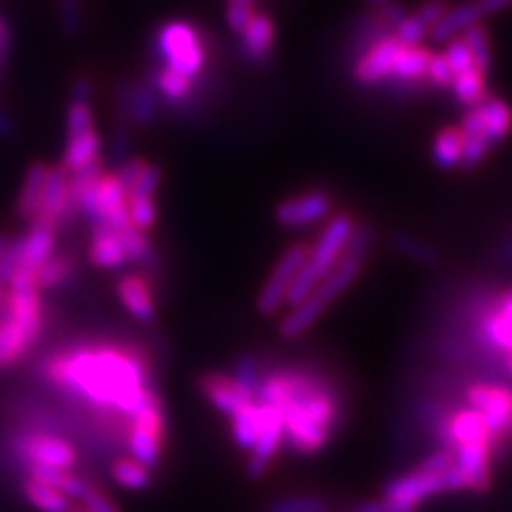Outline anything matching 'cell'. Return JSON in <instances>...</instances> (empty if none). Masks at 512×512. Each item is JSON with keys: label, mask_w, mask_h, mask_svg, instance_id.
<instances>
[{"label": "cell", "mask_w": 512, "mask_h": 512, "mask_svg": "<svg viewBox=\"0 0 512 512\" xmlns=\"http://www.w3.org/2000/svg\"><path fill=\"white\" fill-rule=\"evenodd\" d=\"M461 137L480 139L493 150L512 133V107L504 99L485 96L478 105L470 107L459 124Z\"/></svg>", "instance_id": "obj_10"}, {"label": "cell", "mask_w": 512, "mask_h": 512, "mask_svg": "<svg viewBox=\"0 0 512 512\" xmlns=\"http://www.w3.org/2000/svg\"><path fill=\"white\" fill-rule=\"evenodd\" d=\"M453 451L436 448L412 472L389 480L382 487V506L387 512H416L427 500L446 493V472L453 466Z\"/></svg>", "instance_id": "obj_4"}, {"label": "cell", "mask_w": 512, "mask_h": 512, "mask_svg": "<svg viewBox=\"0 0 512 512\" xmlns=\"http://www.w3.org/2000/svg\"><path fill=\"white\" fill-rule=\"evenodd\" d=\"M480 20H483V15H480L474 0H470V3L448 7L444 18L429 30V35L436 43H448L461 37L468 28L480 24Z\"/></svg>", "instance_id": "obj_26"}, {"label": "cell", "mask_w": 512, "mask_h": 512, "mask_svg": "<svg viewBox=\"0 0 512 512\" xmlns=\"http://www.w3.org/2000/svg\"><path fill=\"white\" fill-rule=\"evenodd\" d=\"M7 54H9V30H7L5 22L0 20V64H3Z\"/></svg>", "instance_id": "obj_54"}, {"label": "cell", "mask_w": 512, "mask_h": 512, "mask_svg": "<svg viewBox=\"0 0 512 512\" xmlns=\"http://www.w3.org/2000/svg\"><path fill=\"white\" fill-rule=\"evenodd\" d=\"M461 41L466 43L468 52L474 60V67L483 75H487L493 67V50H491V41H489L487 30L480 24H476V26H472V28L463 32Z\"/></svg>", "instance_id": "obj_38"}, {"label": "cell", "mask_w": 512, "mask_h": 512, "mask_svg": "<svg viewBox=\"0 0 512 512\" xmlns=\"http://www.w3.org/2000/svg\"><path fill=\"white\" fill-rule=\"evenodd\" d=\"M427 84L440 90H448L453 84V71L448 67L444 54H431L427 64Z\"/></svg>", "instance_id": "obj_47"}, {"label": "cell", "mask_w": 512, "mask_h": 512, "mask_svg": "<svg viewBox=\"0 0 512 512\" xmlns=\"http://www.w3.org/2000/svg\"><path fill=\"white\" fill-rule=\"evenodd\" d=\"M152 84L156 88V94H160L167 103H173V105L186 103L192 96V88H195L192 86V79L165 67L154 75Z\"/></svg>", "instance_id": "obj_36"}, {"label": "cell", "mask_w": 512, "mask_h": 512, "mask_svg": "<svg viewBox=\"0 0 512 512\" xmlns=\"http://www.w3.org/2000/svg\"><path fill=\"white\" fill-rule=\"evenodd\" d=\"M69 180H71V173L62 165L47 169L39 210L35 218L30 220V224H41V227H50L58 231L64 222L73 218Z\"/></svg>", "instance_id": "obj_12"}, {"label": "cell", "mask_w": 512, "mask_h": 512, "mask_svg": "<svg viewBox=\"0 0 512 512\" xmlns=\"http://www.w3.org/2000/svg\"><path fill=\"white\" fill-rule=\"evenodd\" d=\"M156 52L163 60L165 69H171L188 79L203 73L207 64V47L201 32L182 20L165 24L156 35Z\"/></svg>", "instance_id": "obj_7"}, {"label": "cell", "mask_w": 512, "mask_h": 512, "mask_svg": "<svg viewBox=\"0 0 512 512\" xmlns=\"http://www.w3.org/2000/svg\"><path fill=\"white\" fill-rule=\"evenodd\" d=\"M109 472L111 478L128 491H146L152 485V470H148L133 457H118L111 463Z\"/></svg>", "instance_id": "obj_34"}, {"label": "cell", "mask_w": 512, "mask_h": 512, "mask_svg": "<svg viewBox=\"0 0 512 512\" xmlns=\"http://www.w3.org/2000/svg\"><path fill=\"white\" fill-rule=\"evenodd\" d=\"M118 235H120V242L128 263L143 265L154 259V246L150 242L148 233H141L133 227H128L124 231H118Z\"/></svg>", "instance_id": "obj_39"}, {"label": "cell", "mask_w": 512, "mask_h": 512, "mask_svg": "<svg viewBox=\"0 0 512 512\" xmlns=\"http://www.w3.org/2000/svg\"><path fill=\"white\" fill-rule=\"evenodd\" d=\"M391 248L419 267L434 269L440 265V252L419 235H412L408 231L391 233Z\"/></svg>", "instance_id": "obj_28"}, {"label": "cell", "mask_w": 512, "mask_h": 512, "mask_svg": "<svg viewBox=\"0 0 512 512\" xmlns=\"http://www.w3.org/2000/svg\"><path fill=\"white\" fill-rule=\"evenodd\" d=\"M118 107L122 116L131 120L139 128H148L154 124L156 116V88L152 82H143L139 86L120 84L118 88Z\"/></svg>", "instance_id": "obj_22"}, {"label": "cell", "mask_w": 512, "mask_h": 512, "mask_svg": "<svg viewBox=\"0 0 512 512\" xmlns=\"http://www.w3.org/2000/svg\"><path fill=\"white\" fill-rule=\"evenodd\" d=\"M485 442L491 444V451L495 457V448H493V434L489 431L483 414L472 410V408H461L455 410L446 421L444 429V448L446 451H455L457 446L463 444H478Z\"/></svg>", "instance_id": "obj_19"}, {"label": "cell", "mask_w": 512, "mask_h": 512, "mask_svg": "<svg viewBox=\"0 0 512 512\" xmlns=\"http://www.w3.org/2000/svg\"><path fill=\"white\" fill-rule=\"evenodd\" d=\"M126 214L131 227L141 231V233H152L158 220V207H156V197L148 195H133L126 197Z\"/></svg>", "instance_id": "obj_37"}, {"label": "cell", "mask_w": 512, "mask_h": 512, "mask_svg": "<svg viewBox=\"0 0 512 512\" xmlns=\"http://www.w3.org/2000/svg\"><path fill=\"white\" fill-rule=\"evenodd\" d=\"M391 35L402 45H421L429 32L419 20L414 18V13L412 15L406 13L404 18L391 28Z\"/></svg>", "instance_id": "obj_43"}, {"label": "cell", "mask_w": 512, "mask_h": 512, "mask_svg": "<svg viewBox=\"0 0 512 512\" xmlns=\"http://www.w3.org/2000/svg\"><path fill=\"white\" fill-rule=\"evenodd\" d=\"M22 491H24L26 502L32 508H37L39 512H67L73 502L58 489L47 487V485L39 483V480H32V478L24 480Z\"/></svg>", "instance_id": "obj_33"}, {"label": "cell", "mask_w": 512, "mask_h": 512, "mask_svg": "<svg viewBox=\"0 0 512 512\" xmlns=\"http://www.w3.org/2000/svg\"><path fill=\"white\" fill-rule=\"evenodd\" d=\"M442 54H444V58L448 62V67H451V71H453V77L463 73V71H468V69H476L474 67V60H472V56L468 52V47H466V43L461 41V37L448 41L446 43V50Z\"/></svg>", "instance_id": "obj_46"}, {"label": "cell", "mask_w": 512, "mask_h": 512, "mask_svg": "<svg viewBox=\"0 0 512 512\" xmlns=\"http://www.w3.org/2000/svg\"><path fill=\"white\" fill-rule=\"evenodd\" d=\"M45 325L41 293L7 291L5 316L0 318V370H11L39 340Z\"/></svg>", "instance_id": "obj_2"}, {"label": "cell", "mask_w": 512, "mask_h": 512, "mask_svg": "<svg viewBox=\"0 0 512 512\" xmlns=\"http://www.w3.org/2000/svg\"><path fill=\"white\" fill-rule=\"evenodd\" d=\"M463 397H466L468 408L483 414V419L493 434L495 455H498L512 419V389L506 387V384L495 382H472L463 391Z\"/></svg>", "instance_id": "obj_9"}, {"label": "cell", "mask_w": 512, "mask_h": 512, "mask_svg": "<svg viewBox=\"0 0 512 512\" xmlns=\"http://www.w3.org/2000/svg\"><path fill=\"white\" fill-rule=\"evenodd\" d=\"M463 137L459 126H444L431 141V160L442 171H453L461 167Z\"/></svg>", "instance_id": "obj_29"}, {"label": "cell", "mask_w": 512, "mask_h": 512, "mask_svg": "<svg viewBox=\"0 0 512 512\" xmlns=\"http://www.w3.org/2000/svg\"><path fill=\"white\" fill-rule=\"evenodd\" d=\"M485 77L487 75H483L478 69H468V71H463V73L453 77V84L448 90H453L457 103H461L463 107L470 109V107L478 105L487 96Z\"/></svg>", "instance_id": "obj_35"}, {"label": "cell", "mask_w": 512, "mask_h": 512, "mask_svg": "<svg viewBox=\"0 0 512 512\" xmlns=\"http://www.w3.org/2000/svg\"><path fill=\"white\" fill-rule=\"evenodd\" d=\"M94 128V114L90 109V103H75L71 101V107L67 111V139L82 135Z\"/></svg>", "instance_id": "obj_44"}, {"label": "cell", "mask_w": 512, "mask_h": 512, "mask_svg": "<svg viewBox=\"0 0 512 512\" xmlns=\"http://www.w3.org/2000/svg\"><path fill=\"white\" fill-rule=\"evenodd\" d=\"M402 43H399L393 35H384L376 43L367 47L361 52L359 60L355 62V79L361 86H380L391 82L395 58L402 50Z\"/></svg>", "instance_id": "obj_16"}, {"label": "cell", "mask_w": 512, "mask_h": 512, "mask_svg": "<svg viewBox=\"0 0 512 512\" xmlns=\"http://www.w3.org/2000/svg\"><path fill=\"white\" fill-rule=\"evenodd\" d=\"M446 11H448L446 0H427V3H423L419 9L414 11V18L419 20L429 32L444 18Z\"/></svg>", "instance_id": "obj_49"}, {"label": "cell", "mask_w": 512, "mask_h": 512, "mask_svg": "<svg viewBox=\"0 0 512 512\" xmlns=\"http://www.w3.org/2000/svg\"><path fill=\"white\" fill-rule=\"evenodd\" d=\"M7 242H9V239H7L5 235H0V256H3V252H5V246H7Z\"/></svg>", "instance_id": "obj_59"}, {"label": "cell", "mask_w": 512, "mask_h": 512, "mask_svg": "<svg viewBox=\"0 0 512 512\" xmlns=\"http://www.w3.org/2000/svg\"><path fill=\"white\" fill-rule=\"evenodd\" d=\"M77 271V263L73 259V254L60 252L52 254L43 265H39L32 274V284H35L37 293L45 291H56V288L64 286L69 282V278Z\"/></svg>", "instance_id": "obj_27"}, {"label": "cell", "mask_w": 512, "mask_h": 512, "mask_svg": "<svg viewBox=\"0 0 512 512\" xmlns=\"http://www.w3.org/2000/svg\"><path fill=\"white\" fill-rule=\"evenodd\" d=\"M60 26L69 39H77L84 32L82 0H58Z\"/></svg>", "instance_id": "obj_42"}, {"label": "cell", "mask_w": 512, "mask_h": 512, "mask_svg": "<svg viewBox=\"0 0 512 512\" xmlns=\"http://www.w3.org/2000/svg\"><path fill=\"white\" fill-rule=\"evenodd\" d=\"M30 478L39 480V483H43L47 487L58 489L73 502L82 500V495L86 493V489L90 485V480L75 474L73 470H56V468H39V466L30 468Z\"/></svg>", "instance_id": "obj_31"}, {"label": "cell", "mask_w": 512, "mask_h": 512, "mask_svg": "<svg viewBox=\"0 0 512 512\" xmlns=\"http://www.w3.org/2000/svg\"><path fill=\"white\" fill-rule=\"evenodd\" d=\"M43 376L54 387L75 393L92 406L131 416L146 404L152 382L148 352L131 344H82L45 359Z\"/></svg>", "instance_id": "obj_1"}, {"label": "cell", "mask_w": 512, "mask_h": 512, "mask_svg": "<svg viewBox=\"0 0 512 512\" xmlns=\"http://www.w3.org/2000/svg\"><path fill=\"white\" fill-rule=\"evenodd\" d=\"M333 216V197L327 190H308L301 195L280 201L274 210V218L284 229L299 231L314 227Z\"/></svg>", "instance_id": "obj_11"}, {"label": "cell", "mask_w": 512, "mask_h": 512, "mask_svg": "<svg viewBox=\"0 0 512 512\" xmlns=\"http://www.w3.org/2000/svg\"><path fill=\"white\" fill-rule=\"evenodd\" d=\"M308 254H310L308 242H297L284 250L274 269H271L269 278L265 280L259 297H256V312L265 318H271L286 306L288 288H291V284L295 282L303 263L308 261Z\"/></svg>", "instance_id": "obj_8"}, {"label": "cell", "mask_w": 512, "mask_h": 512, "mask_svg": "<svg viewBox=\"0 0 512 512\" xmlns=\"http://www.w3.org/2000/svg\"><path fill=\"white\" fill-rule=\"evenodd\" d=\"M18 451L30 468L73 470L77 463V448L54 434H28L20 440Z\"/></svg>", "instance_id": "obj_13"}, {"label": "cell", "mask_w": 512, "mask_h": 512, "mask_svg": "<svg viewBox=\"0 0 512 512\" xmlns=\"http://www.w3.org/2000/svg\"><path fill=\"white\" fill-rule=\"evenodd\" d=\"M92 94V82L88 77H77L71 88V101L75 103H90Z\"/></svg>", "instance_id": "obj_50"}, {"label": "cell", "mask_w": 512, "mask_h": 512, "mask_svg": "<svg viewBox=\"0 0 512 512\" xmlns=\"http://www.w3.org/2000/svg\"><path fill=\"white\" fill-rule=\"evenodd\" d=\"M101 148L103 141L96 128H90V131L67 139V146H64V154L60 165L67 169L69 173H77L90 165H94L96 160H101Z\"/></svg>", "instance_id": "obj_25"}, {"label": "cell", "mask_w": 512, "mask_h": 512, "mask_svg": "<svg viewBox=\"0 0 512 512\" xmlns=\"http://www.w3.org/2000/svg\"><path fill=\"white\" fill-rule=\"evenodd\" d=\"M370 5H376V7H382L384 3H389V0H367Z\"/></svg>", "instance_id": "obj_60"}, {"label": "cell", "mask_w": 512, "mask_h": 512, "mask_svg": "<svg viewBox=\"0 0 512 512\" xmlns=\"http://www.w3.org/2000/svg\"><path fill=\"white\" fill-rule=\"evenodd\" d=\"M355 227H357L355 216H350L346 212L333 214L329 218L325 229L320 231L316 244L310 246L308 261L303 263L295 282L291 284V288H288V295H286L288 308H295L297 303L306 299L314 288L325 280L327 274H331V269L340 263L348 239L352 237V233H355Z\"/></svg>", "instance_id": "obj_5"}, {"label": "cell", "mask_w": 512, "mask_h": 512, "mask_svg": "<svg viewBox=\"0 0 512 512\" xmlns=\"http://www.w3.org/2000/svg\"><path fill=\"white\" fill-rule=\"evenodd\" d=\"M480 15L483 18H489V15H495V13H502L506 9L512 7V0H474Z\"/></svg>", "instance_id": "obj_51"}, {"label": "cell", "mask_w": 512, "mask_h": 512, "mask_svg": "<svg viewBox=\"0 0 512 512\" xmlns=\"http://www.w3.org/2000/svg\"><path fill=\"white\" fill-rule=\"evenodd\" d=\"M13 131H15V126H13V120L7 116V111L0 107V139H7V137H11L13 135Z\"/></svg>", "instance_id": "obj_53"}, {"label": "cell", "mask_w": 512, "mask_h": 512, "mask_svg": "<svg viewBox=\"0 0 512 512\" xmlns=\"http://www.w3.org/2000/svg\"><path fill=\"white\" fill-rule=\"evenodd\" d=\"M508 442H512V419H510V425H508V429H506V434H504L502 446H504V444H508Z\"/></svg>", "instance_id": "obj_58"}, {"label": "cell", "mask_w": 512, "mask_h": 512, "mask_svg": "<svg viewBox=\"0 0 512 512\" xmlns=\"http://www.w3.org/2000/svg\"><path fill=\"white\" fill-rule=\"evenodd\" d=\"M56 235L58 231L50 227L30 224V229L20 239H15V259H18L15 269L32 271L43 265L52 254H56Z\"/></svg>", "instance_id": "obj_21"}, {"label": "cell", "mask_w": 512, "mask_h": 512, "mask_svg": "<svg viewBox=\"0 0 512 512\" xmlns=\"http://www.w3.org/2000/svg\"><path fill=\"white\" fill-rule=\"evenodd\" d=\"M352 512H387V510H384L380 500H367V502L357 504L355 508H352Z\"/></svg>", "instance_id": "obj_55"}, {"label": "cell", "mask_w": 512, "mask_h": 512, "mask_svg": "<svg viewBox=\"0 0 512 512\" xmlns=\"http://www.w3.org/2000/svg\"><path fill=\"white\" fill-rule=\"evenodd\" d=\"M256 13V0H227V9H224V15H227V26L239 35L246 28V24L252 20V15Z\"/></svg>", "instance_id": "obj_45"}, {"label": "cell", "mask_w": 512, "mask_h": 512, "mask_svg": "<svg viewBox=\"0 0 512 512\" xmlns=\"http://www.w3.org/2000/svg\"><path fill=\"white\" fill-rule=\"evenodd\" d=\"M237 37H239V52H242V56L248 62L261 64L269 60V56L274 54V47H276L274 18L263 11H256L252 15V20Z\"/></svg>", "instance_id": "obj_20"}, {"label": "cell", "mask_w": 512, "mask_h": 512, "mask_svg": "<svg viewBox=\"0 0 512 512\" xmlns=\"http://www.w3.org/2000/svg\"><path fill=\"white\" fill-rule=\"evenodd\" d=\"M502 365H504V370L508 372V376L512 378V352H508V355L502 357Z\"/></svg>", "instance_id": "obj_56"}, {"label": "cell", "mask_w": 512, "mask_h": 512, "mask_svg": "<svg viewBox=\"0 0 512 512\" xmlns=\"http://www.w3.org/2000/svg\"><path fill=\"white\" fill-rule=\"evenodd\" d=\"M431 52L423 45H404L395 58L391 82L399 86H421L427 82V64Z\"/></svg>", "instance_id": "obj_24"}, {"label": "cell", "mask_w": 512, "mask_h": 512, "mask_svg": "<svg viewBox=\"0 0 512 512\" xmlns=\"http://www.w3.org/2000/svg\"><path fill=\"white\" fill-rule=\"evenodd\" d=\"M363 269L365 261L342 254L340 263L331 269V274H327L325 280L320 282L306 299L282 316L278 325V333L282 338L291 342L301 338V335H306L318 323L320 316H323L333 303L361 278Z\"/></svg>", "instance_id": "obj_3"}, {"label": "cell", "mask_w": 512, "mask_h": 512, "mask_svg": "<svg viewBox=\"0 0 512 512\" xmlns=\"http://www.w3.org/2000/svg\"><path fill=\"white\" fill-rule=\"evenodd\" d=\"M67 512H88L82 504H79V502H71V506H69V510Z\"/></svg>", "instance_id": "obj_57"}, {"label": "cell", "mask_w": 512, "mask_h": 512, "mask_svg": "<svg viewBox=\"0 0 512 512\" xmlns=\"http://www.w3.org/2000/svg\"><path fill=\"white\" fill-rule=\"evenodd\" d=\"M47 167L45 163H35L30 165L26 171V178L22 182L20 195H18V205H15V212L22 220H26L30 224V220L35 218L39 203H41V195H43V186H45V178H47Z\"/></svg>", "instance_id": "obj_30"}, {"label": "cell", "mask_w": 512, "mask_h": 512, "mask_svg": "<svg viewBox=\"0 0 512 512\" xmlns=\"http://www.w3.org/2000/svg\"><path fill=\"white\" fill-rule=\"evenodd\" d=\"M267 512H329V502L320 495H286L271 502Z\"/></svg>", "instance_id": "obj_41"}, {"label": "cell", "mask_w": 512, "mask_h": 512, "mask_svg": "<svg viewBox=\"0 0 512 512\" xmlns=\"http://www.w3.org/2000/svg\"><path fill=\"white\" fill-rule=\"evenodd\" d=\"M453 463L459 468L466 491L485 495L493 487V451L491 444H463L453 451Z\"/></svg>", "instance_id": "obj_17"}, {"label": "cell", "mask_w": 512, "mask_h": 512, "mask_svg": "<svg viewBox=\"0 0 512 512\" xmlns=\"http://www.w3.org/2000/svg\"><path fill=\"white\" fill-rule=\"evenodd\" d=\"M124 440L128 457L143 463L148 470H154L163 459L167 444V412L163 397L156 389L150 391L146 404L128 419Z\"/></svg>", "instance_id": "obj_6"}, {"label": "cell", "mask_w": 512, "mask_h": 512, "mask_svg": "<svg viewBox=\"0 0 512 512\" xmlns=\"http://www.w3.org/2000/svg\"><path fill=\"white\" fill-rule=\"evenodd\" d=\"M197 389L205 397V402L227 419H233L239 410L254 402L252 393H248L242 384H237L231 374L205 372L197 378Z\"/></svg>", "instance_id": "obj_15"}, {"label": "cell", "mask_w": 512, "mask_h": 512, "mask_svg": "<svg viewBox=\"0 0 512 512\" xmlns=\"http://www.w3.org/2000/svg\"><path fill=\"white\" fill-rule=\"evenodd\" d=\"M116 293L122 303V308L131 314L137 323L150 325L156 320V297L154 286L148 276L143 274H124L118 284Z\"/></svg>", "instance_id": "obj_18"}, {"label": "cell", "mask_w": 512, "mask_h": 512, "mask_svg": "<svg viewBox=\"0 0 512 512\" xmlns=\"http://www.w3.org/2000/svg\"><path fill=\"white\" fill-rule=\"evenodd\" d=\"M263 408H265V416H263L259 438H256L254 446L250 448V455L246 461V476L250 480H261L269 472L271 463H274L276 455L280 453V448L284 444V423H282L280 410L271 406H263Z\"/></svg>", "instance_id": "obj_14"}, {"label": "cell", "mask_w": 512, "mask_h": 512, "mask_svg": "<svg viewBox=\"0 0 512 512\" xmlns=\"http://www.w3.org/2000/svg\"><path fill=\"white\" fill-rule=\"evenodd\" d=\"M88 261L96 269H107V271H116V269L124 267L128 261H126V254H124L118 231L109 229V227L92 229L90 246H88Z\"/></svg>", "instance_id": "obj_23"}, {"label": "cell", "mask_w": 512, "mask_h": 512, "mask_svg": "<svg viewBox=\"0 0 512 512\" xmlns=\"http://www.w3.org/2000/svg\"><path fill=\"white\" fill-rule=\"evenodd\" d=\"M495 259L506 265L512 263V233L504 239V242H500L498 248H495Z\"/></svg>", "instance_id": "obj_52"}, {"label": "cell", "mask_w": 512, "mask_h": 512, "mask_svg": "<svg viewBox=\"0 0 512 512\" xmlns=\"http://www.w3.org/2000/svg\"><path fill=\"white\" fill-rule=\"evenodd\" d=\"M265 365H263V359L256 357V355H242L235 363H233V370H231V378L242 384V387L252 393L254 397V391L256 387H259L261 378L265 376Z\"/></svg>", "instance_id": "obj_40"}, {"label": "cell", "mask_w": 512, "mask_h": 512, "mask_svg": "<svg viewBox=\"0 0 512 512\" xmlns=\"http://www.w3.org/2000/svg\"><path fill=\"white\" fill-rule=\"evenodd\" d=\"M79 504H82L88 512H122L118 508V504L109 498V495L99 487L90 483L86 493L82 495V500H79Z\"/></svg>", "instance_id": "obj_48"}, {"label": "cell", "mask_w": 512, "mask_h": 512, "mask_svg": "<svg viewBox=\"0 0 512 512\" xmlns=\"http://www.w3.org/2000/svg\"><path fill=\"white\" fill-rule=\"evenodd\" d=\"M263 416L265 408L261 404L252 402L244 410H239L233 419H231V438L237 448L250 453V448L254 446L256 438H259V431L263 425Z\"/></svg>", "instance_id": "obj_32"}]
</instances>
